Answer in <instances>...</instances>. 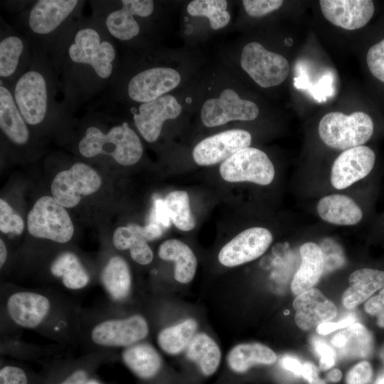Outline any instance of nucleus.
Segmentation results:
<instances>
[{
	"label": "nucleus",
	"mask_w": 384,
	"mask_h": 384,
	"mask_svg": "<svg viewBox=\"0 0 384 384\" xmlns=\"http://www.w3.org/2000/svg\"><path fill=\"white\" fill-rule=\"evenodd\" d=\"M366 61L370 73L384 82V39L369 48Z\"/></svg>",
	"instance_id": "obj_39"
},
{
	"label": "nucleus",
	"mask_w": 384,
	"mask_h": 384,
	"mask_svg": "<svg viewBox=\"0 0 384 384\" xmlns=\"http://www.w3.org/2000/svg\"><path fill=\"white\" fill-rule=\"evenodd\" d=\"M309 384H326L325 381L319 377L309 382Z\"/></svg>",
	"instance_id": "obj_52"
},
{
	"label": "nucleus",
	"mask_w": 384,
	"mask_h": 384,
	"mask_svg": "<svg viewBox=\"0 0 384 384\" xmlns=\"http://www.w3.org/2000/svg\"><path fill=\"white\" fill-rule=\"evenodd\" d=\"M375 161L374 151L366 146L344 150L334 161L331 182L336 189H343L366 177Z\"/></svg>",
	"instance_id": "obj_18"
},
{
	"label": "nucleus",
	"mask_w": 384,
	"mask_h": 384,
	"mask_svg": "<svg viewBox=\"0 0 384 384\" xmlns=\"http://www.w3.org/2000/svg\"><path fill=\"white\" fill-rule=\"evenodd\" d=\"M319 5L329 22L346 30H356L366 26L375 11L370 0H321Z\"/></svg>",
	"instance_id": "obj_19"
},
{
	"label": "nucleus",
	"mask_w": 384,
	"mask_h": 384,
	"mask_svg": "<svg viewBox=\"0 0 384 384\" xmlns=\"http://www.w3.org/2000/svg\"><path fill=\"white\" fill-rule=\"evenodd\" d=\"M223 180L228 182H252L268 185L274 179V167L262 150L247 147L223 161L219 169Z\"/></svg>",
	"instance_id": "obj_11"
},
{
	"label": "nucleus",
	"mask_w": 384,
	"mask_h": 384,
	"mask_svg": "<svg viewBox=\"0 0 384 384\" xmlns=\"http://www.w3.org/2000/svg\"><path fill=\"white\" fill-rule=\"evenodd\" d=\"M364 308L368 314L377 316L378 326L384 328V287L366 302Z\"/></svg>",
	"instance_id": "obj_44"
},
{
	"label": "nucleus",
	"mask_w": 384,
	"mask_h": 384,
	"mask_svg": "<svg viewBox=\"0 0 384 384\" xmlns=\"http://www.w3.org/2000/svg\"><path fill=\"white\" fill-rule=\"evenodd\" d=\"M82 1L78 0L36 1L26 14V26L31 36L53 42L71 25Z\"/></svg>",
	"instance_id": "obj_5"
},
{
	"label": "nucleus",
	"mask_w": 384,
	"mask_h": 384,
	"mask_svg": "<svg viewBox=\"0 0 384 384\" xmlns=\"http://www.w3.org/2000/svg\"><path fill=\"white\" fill-rule=\"evenodd\" d=\"M100 358L91 354L68 365L49 384H87Z\"/></svg>",
	"instance_id": "obj_37"
},
{
	"label": "nucleus",
	"mask_w": 384,
	"mask_h": 384,
	"mask_svg": "<svg viewBox=\"0 0 384 384\" xmlns=\"http://www.w3.org/2000/svg\"><path fill=\"white\" fill-rule=\"evenodd\" d=\"M282 0H243L245 12L252 17H261L279 9L283 4Z\"/></svg>",
	"instance_id": "obj_40"
},
{
	"label": "nucleus",
	"mask_w": 384,
	"mask_h": 384,
	"mask_svg": "<svg viewBox=\"0 0 384 384\" xmlns=\"http://www.w3.org/2000/svg\"><path fill=\"white\" fill-rule=\"evenodd\" d=\"M0 384H29L26 371L15 364H4L0 368Z\"/></svg>",
	"instance_id": "obj_41"
},
{
	"label": "nucleus",
	"mask_w": 384,
	"mask_h": 384,
	"mask_svg": "<svg viewBox=\"0 0 384 384\" xmlns=\"http://www.w3.org/2000/svg\"><path fill=\"white\" fill-rule=\"evenodd\" d=\"M250 132L241 129L226 130L211 135L198 143L192 156L199 166H211L224 161L238 151L249 147Z\"/></svg>",
	"instance_id": "obj_16"
},
{
	"label": "nucleus",
	"mask_w": 384,
	"mask_h": 384,
	"mask_svg": "<svg viewBox=\"0 0 384 384\" xmlns=\"http://www.w3.org/2000/svg\"><path fill=\"white\" fill-rule=\"evenodd\" d=\"M28 233L38 238L65 243L74 234V226L65 208L53 196L39 198L27 216Z\"/></svg>",
	"instance_id": "obj_9"
},
{
	"label": "nucleus",
	"mask_w": 384,
	"mask_h": 384,
	"mask_svg": "<svg viewBox=\"0 0 384 384\" xmlns=\"http://www.w3.org/2000/svg\"><path fill=\"white\" fill-rule=\"evenodd\" d=\"M57 304L53 297L32 290H18L9 294L5 311L16 326L26 329H42L54 320Z\"/></svg>",
	"instance_id": "obj_8"
},
{
	"label": "nucleus",
	"mask_w": 384,
	"mask_h": 384,
	"mask_svg": "<svg viewBox=\"0 0 384 384\" xmlns=\"http://www.w3.org/2000/svg\"><path fill=\"white\" fill-rule=\"evenodd\" d=\"M182 110L181 104L171 95H165L154 100L139 104L133 113L134 124L148 142H156L161 132L164 123L177 118Z\"/></svg>",
	"instance_id": "obj_17"
},
{
	"label": "nucleus",
	"mask_w": 384,
	"mask_h": 384,
	"mask_svg": "<svg viewBox=\"0 0 384 384\" xmlns=\"http://www.w3.org/2000/svg\"><path fill=\"white\" fill-rule=\"evenodd\" d=\"M87 384H100V383L97 380L91 378Z\"/></svg>",
	"instance_id": "obj_55"
},
{
	"label": "nucleus",
	"mask_w": 384,
	"mask_h": 384,
	"mask_svg": "<svg viewBox=\"0 0 384 384\" xmlns=\"http://www.w3.org/2000/svg\"><path fill=\"white\" fill-rule=\"evenodd\" d=\"M101 183V178L94 169L78 162L55 175L50 190L52 196L60 205L70 208L80 203L82 196L95 193Z\"/></svg>",
	"instance_id": "obj_12"
},
{
	"label": "nucleus",
	"mask_w": 384,
	"mask_h": 384,
	"mask_svg": "<svg viewBox=\"0 0 384 384\" xmlns=\"http://www.w3.org/2000/svg\"><path fill=\"white\" fill-rule=\"evenodd\" d=\"M36 53L10 89L28 126L42 124L54 108V82L48 68Z\"/></svg>",
	"instance_id": "obj_2"
},
{
	"label": "nucleus",
	"mask_w": 384,
	"mask_h": 384,
	"mask_svg": "<svg viewBox=\"0 0 384 384\" xmlns=\"http://www.w3.org/2000/svg\"><path fill=\"white\" fill-rule=\"evenodd\" d=\"M7 257H8L7 247L6 246L4 241L1 238L0 239V267L1 268H2V267L4 265L5 262H6Z\"/></svg>",
	"instance_id": "obj_51"
},
{
	"label": "nucleus",
	"mask_w": 384,
	"mask_h": 384,
	"mask_svg": "<svg viewBox=\"0 0 384 384\" xmlns=\"http://www.w3.org/2000/svg\"><path fill=\"white\" fill-rule=\"evenodd\" d=\"M373 122L363 112L349 115L340 112L326 114L319 124V134L329 147L346 150L361 146L370 139L373 132Z\"/></svg>",
	"instance_id": "obj_4"
},
{
	"label": "nucleus",
	"mask_w": 384,
	"mask_h": 384,
	"mask_svg": "<svg viewBox=\"0 0 384 384\" xmlns=\"http://www.w3.org/2000/svg\"><path fill=\"white\" fill-rule=\"evenodd\" d=\"M259 107L253 102L242 99L234 90L226 88L218 97L206 100L200 116L203 125L215 127L231 121H252L259 114Z\"/></svg>",
	"instance_id": "obj_13"
},
{
	"label": "nucleus",
	"mask_w": 384,
	"mask_h": 384,
	"mask_svg": "<svg viewBox=\"0 0 384 384\" xmlns=\"http://www.w3.org/2000/svg\"><path fill=\"white\" fill-rule=\"evenodd\" d=\"M25 224L22 218L14 212L4 199H0V230L5 234L21 235Z\"/></svg>",
	"instance_id": "obj_38"
},
{
	"label": "nucleus",
	"mask_w": 384,
	"mask_h": 384,
	"mask_svg": "<svg viewBox=\"0 0 384 384\" xmlns=\"http://www.w3.org/2000/svg\"><path fill=\"white\" fill-rule=\"evenodd\" d=\"M149 333L147 320L141 314L101 318L89 327L87 337L95 346L123 348L143 341Z\"/></svg>",
	"instance_id": "obj_7"
},
{
	"label": "nucleus",
	"mask_w": 384,
	"mask_h": 384,
	"mask_svg": "<svg viewBox=\"0 0 384 384\" xmlns=\"http://www.w3.org/2000/svg\"><path fill=\"white\" fill-rule=\"evenodd\" d=\"M299 252L301 265L291 283V289L295 295L312 288L319 282L324 269L323 252L318 245L306 242L300 247Z\"/></svg>",
	"instance_id": "obj_24"
},
{
	"label": "nucleus",
	"mask_w": 384,
	"mask_h": 384,
	"mask_svg": "<svg viewBox=\"0 0 384 384\" xmlns=\"http://www.w3.org/2000/svg\"><path fill=\"white\" fill-rule=\"evenodd\" d=\"M152 221L151 223H157L161 227H168L170 224V218L169 217L164 201L157 199L155 201L154 207L152 212Z\"/></svg>",
	"instance_id": "obj_46"
},
{
	"label": "nucleus",
	"mask_w": 384,
	"mask_h": 384,
	"mask_svg": "<svg viewBox=\"0 0 384 384\" xmlns=\"http://www.w3.org/2000/svg\"><path fill=\"white\" fill-rule=\"evenodd\" d=\"M242 68L260 87L282 84L289 73L288 60L282 55L267 50L258 42H250L242 48Z\"/></svg>",
	"instance_id": "obj_10"
},
{
	"label": "nucleus",
	"mask_w": 384,
	"mask_h": 384,
	"mask_svg": "<svg viewBox=\"0 0 384 384\" xmlns=\"http://www.w3.org/2000/svg\"><path fill=\"white\" fill-rule=\"evenodd\" d=\"M198 322L188 318L181 323L161 329L156 337L160 348L169 355H177L185 351L196 334Z\"/></svg>",
	"instance_id": "obj_34"
},
{
	"label": "nucleus",
	"mask_w": 384,
	"mask_h": 384,
	"mask_svg": "<svg viewBox=\"0 0 384 384\" xmlns=\"http://www.w3.org/2000/svg\"><path fill=\"white\" fill-rule=\"evenodd\" d=\"M348 282L349 287L342 296V304L346 309H353L384 287V271L359 269L351 274Z\"/></svg>",
	"instance_id": "obj_26"
},
{
	"label": "nucleus",
	"mask_w": 384,
	"mask_h": 384,
	"mask_svg": "<svg viewBox=\"0 0 384 384\" xmlns=\"http://www.w3.org/2000/svg\"><path fill=\"white\" fill-rule=\"evenodd\" d=\"M141 233L148 241L159 238L163 234L162 227L157 223L150 222L144 226H140Z\"/></svg>",
	"instance_id": "obj_48"
},
{
	"label": "nucleus",
	"mask_w": 384,
	"mask_h": 384,
	"mask_svg": "<svg viewBox=\"0 0 384 384\" xmlns=\"http://www.w3.org/2000/svg\"><path fill=\"white\" fill-rule=\"evenodd\" d=\"M272 240V235L267 228L252 227L246 229L220 249L218 260L228 267L249 262L262 255Z\"/></svg>",
	"instance_id": "obj_15"
},
{
	"label": "nucleus",
	"mask_w": 384,
	"mask_h": 384,
	"mask_svg": "<svg viewBox=\"0 0 384 384\" xmlns=\"http://www.w3.org/2000/svg\"><path fill=\"white\" fill-rule=\"evenodd\" d=\"M281 365L286 370L289 371L297 376L302 377L303 363L297 358L290 355H286L282 358Z\"/></svg>",
	"instance_id": "obj_47"
},
{
	"label": "nucleus",
	"mask_w": 384,
	"mask_h": 384,
	"mask_svg": "<svg viewBox=\"0 0 384 384\" xmlns=\"http://www.w3.org/2000/svg\"><path fill=\"white\" fill-rule=\"evenodd\" d=\"M117 6L113 1L98 3L95 17L102 22L113 39L128 43L141 32V26L137 20V16H151L155 9L151 0H122Z\"/></svg>",
	"instance_id": "obj_6"
},
{
	"label": "nucleus",
	"mask_w": 384,
	"mask_h": 384,
	"mask_svg": "<svg viewBox=\"0 0 384 384\" xmlns=\"http://www.w3.org/2000/svg\"><path fill=\"white\" fill-rule=\"evenodd\" d=\"M302 377L307 380L308 383L318 378V369L316 366L310 361L304 362Z\"/></svg>",
	"instance_id": "obj_49"
},
{
	"label": "nucleus",
	"mask_w": 384,
	"mask_h": 384,
	"mask_svg": "<svg viewBox=\"0 0 384 384\" xmlns=\"http://www.w3.org/2000/svg\"><path fill=\"white\" fill-rule=\"evenodd\" d=\"M225 0H193L187 5V12L192 16H205L213 30L225 27L230 21Z\"/></svg>",
	"instance_id": "obj_36"
},
{
	"label": "nucleus",
	"mask_w": 384,
	"mask_h": 384,
	"mask_svg": "<svg viewBox=\"0 0 384 384\" xmlns=\"http://www.w3.org/2000/svg\"><path fill=\"white\" fill-rule=\"evenodd\" d=\"M29 44L26 38L14 32L1 33L0 78L6 82L14 80L31 61Z\"/></svg>",
	"instance_id": "obj_21"
},
{
	"label": "nucleus",
	"mask_w": 384,
	"mask_h": 384,
	"mask_svg": "<svg viewBox=\"0 0 384 384\" xmlns=\"http://www.w3.org/2000/svg\"><path fill=\"white\" fill-rule=\"evenodd\" d=\"M100 282L112 301H125L130 294L132 284L127 261L118 255L111 257L101 271Z\"/></svg>",
	"instance_id": "obj_27"
},
{
	"label": "nucleus",
	"mask_w": 384,
	"mask_h": 384,
	"mask_svg": "<svg viewBox=\"0 0 384 384\" xmlns=\"http://www.w3.org/2000/svg\"><path fill=\"white\" fill-rule=\"evenodd\" d=\"M276 360L275 353L260 343L238 344L231 348L227 356L230 369L236 373H244L257 365H272Z\"/></svg>",
	"instance_id": "obj_30"
},
{
	"label": "nucleus",
	"mask_w": 384,
	"mask_h": 384,
	"mask_svg": "<svg viewBox=\"0 0 384 384\" xmlns=\"http://www.w3.org/2000/svg\"><path fill=\"white\" fill-rule=\"evenodd\" d=\"M355 317L353 314H349L338 322H324L316 327V331L320 335H326L335 330L346 328L355 323Z\"/></svg>",
	"instance_id": "obj_45"
},
{
	"label": "nucleus",
	"mask_w": 384,
	"mask_h": 384,
	"mask_svg": "<svg viewBox=\"0 0 384 384\" xmlns=\"http://www.w3.org/2000/svg\"><path fill=\"white\" fill-rule=\"evenodd\" d=\"M112 243L117 250H129L132 259L139 265H146L153 260V251L142 235L140 225L118 227L113 233Z\"/></svg>",
	"instance_id": "obj_33"
},
{
	"label": "nucleus",
	"mask_w": 384,
	"mask_h": 384,
	"mask_svg": "<svg viewBox=\"0 0 384 384\" xmlns=\"http://www.w3.org/2000/svg\"><path fill=\"white\" fill-rule=\"evenodd\" d=\"M159 257L175 264L174 278L181 284L191 282L197 268V259L193 250L183 242L177 239H169L159 247Z\"/></svg>",
	"instance_id": "obj_29"
},
{
	"label": "nucleus",
	"mask_w": 384,
	"mask_h": 384,
	"mask_svg": "<svg viewBox=\"0 0 384 384\" xmlns=\"http://www.w3.org/2000/svg\"><path fill=\"white\" fill-rule=\"evenodd\" d=\"M51 274L60 279L63 286L70 290L85 288L90 281V275L78 257L71 252L59 254L50 265Z\"/></svg>",
	"instance_id": "obj_31"
},
{
	"label": "nucleus",
	"mask_w": 384,
	"mask_h": 384,
	"mask_svg": "<svg viewBox=\"0 0 384 384\" xmlns=\"http://www.w3.org/2000/svg\"><path fill=\"white\" fill-rule=\"evenodd\" d=\"M293 307L295 323L304 331L329 321L337 314L335 304L316 288H311L297 295L293 302Z\"/></svg>",
	"instance_id": "obj_20"
},
{
	"label": "nucleus",
	"mask_w": 384,
	"mask_h": 384,
	"mask_svg": "<svg viewBox=\"0 0 384 384\" xmlns=\"http://www.w3.org/2000/svg\"><path fill=\"white\" fill-rule=\"evenodd\" d=\"M0 128L4 134L16 145L23 146L30 139L28 125L14 101L8 84H0Z\"/></svg>",
	"instance_id": "obj_22"
},
{
	"label": "nucleus",
	"mask_w": 384,
	"mask_h": 384,
	"mask_svg": "<svg viewBox=\"0 0 384 384\" xmlns=\"http://www.w3.org/2000/svg\"><path fill=\"white\" fill-rule=\"evenodd\" d=\"M379 357L380 360L384 363V343L381 346L380 351H379Z\"/></svg>",
	"instance_id": "obj_53"
},
{
	"label": "nucleus",
	"mask_w": 384,
	"mask_h": 384,
	"mask_svg": "<svg viewBox=\"0 0 384 384\" xmlns=\"http://www.w3.org/2000/svg\"><path fill=\"white\" fill-rule=\"evenodd\" d=\"M121 358L134 375L144 380L156 377L162 367V359L156 349L144 341L124 348Z\"/></svg>",
	"instance_id": "obj_25"
},
{
	"label": "nucleus",
	"mask_w": 384,
	"mask_h": 384,
	"mask_svg": "<svg viewBox=\"0 0 384 384\" xmlns=\"http://www.w3.org/2000/svg\"><path fill=\"white\" fill-rule=\"evenodd\" d=\"M51 47L55 66L75 96H88L111 84L117 51L114 39L97 18L75 21Z\"/></svg>",
	"instance_id": "obj_1"
},
{
	"label": "nucleus",
	"mask_w": 384,
	"mask_h": 384,
	"mask_svg": "<svg viewBox=\"0 0 384 384\" xmlns=\"http://www.w3.org/2000/svg\"><path fill=\"white\" fill-rule=\"evenodd\" d=\"M373 370L370 363L363 361L355 365L347 373V384H368L373 378Z\"/></svg>",
	"instance_id": "obj_42"
},
{
	"label": "nucleus",
	"mask_w": 384,
	"mask_h": 384,
	"mask_svg": "<svg viewBox=\"0 0 384 384\" xmlns=\"http://www.w3.org/2000/svg\"><path fill=\"white\" fill-rule=\"evenodd\" d=\"M331 343L340 356L348 358H367L374 347L372 334L360 323H353L336 334Z\"/></svg>",
	"instance_id": "obj_23"
},
{
	"label": "nucleus",
	"mask_w": 384,
	"mask_h": 384,
	"mask_svg": "<svg viewBox=\"0 0 384 384\" xmlns=\"http://www.w3.org/2000/svg\"><path fill=\"white\" fill-rule=\"evenodd\" d=\"M375 384H384V374L378 378Z\"/></svg>",
	"instance_id": "obj_54"
},
{
	"label": "nucleus",
	"mask_w": 384,
	"mask_h": 384,
	"mask_svg": "<svg viewBox=\"0 0 384 384\" xmlns=\"http://www.w3.org/2000/svg\"><path fill=\"white\" fill-rule=\"evenodd\" d=\"M164 203L170 220L174 225L183 231H189L196 226V220L191 211L190 200L185 191H174L169 193Z\"/></svg>",
	"instance_id": "obj_35"
},
{
	"label": "nucleus",
	"mask_w": 384,
	"mask_h": 384,
	"mask_svg": "<svg viewBox=\"0 0 384 384\" xmlns=\"http://www.w3.org/2000/svg\"><path fill=\"white\" fill-rule=\"evenodd\" d=\"M316 210L322 220L339 225H355L363 217L357 203L350 197L341 194L323 197L318 202Z\"/></svg>",
	"instance_id": "obj_28"
},
{
	"label": "nucleus",
	"mask_w": 384,
	"mask_h": 384,
	"mask_svg": "<svg viewBox=\"0 0 384 384\" xmlns=\"http://www.w3.org/2000/svg\"><path fill=\"white\" fill-rule=\"evenodd\" d=\"M186 355L205 376L214 374L221 361V351L218 343L203 332L198 333L193 336L186 349Z\"/></svg>",
	"instance_id": "obj_32"
},
{
	"label": "nucleus",
	"mask_w": 384,
	"mask_h": 384,
	"mask_svg": "<svg viewBox=\"0 0 384 384\" xmlns=\"http://www.w3.org/2000/svg\"><path fill=\"white\" fill-rule=\"evenodd\" d=\"M342 378V373L338 368H334L329 371L326 375V378L331 383H337Z\"/></svg>",
	"instance_id": "obj_50"
},
{
	"label": "nucleus",
	"mask_w": 384,
	"mask_h": 384,
	"mask_svg": "<svg viewBox=\"0 0 384 384\" xmlns=\"http://www.w3.org/2000/svg\"><path fill=\"white\" fill-rule=\"evenodd\" d=\"M78 149L84 157L106 155L125 166L137 164L144 152L139 136L126 122L110 127L107 132L95 125L87 127Z\"/></svg>",
	"instance_id": "obj_3"
},
{
	"label": "nucleus",
	"mask_w": 384,
	"mask_h": 384,
	"mask_svg": "<svg viewBox=\"0 0 384 384\" xmlns=\"http://www.w3.org/2000/svg\"><path fill=\"white\" fill-rule=\"evenodd\" d=\"M312 344L319 356V368L325 370L333 367L336 361V351L334 348L319 338H314Z\"/></svg>",
	"instance_id": "obj_43"
},
{
	"label": "nucleus",
	"mask_w": 384,
	"mask_h": 384,
	"mask_svg": "<svg viewBox=\"0 0 384 384\" xmlns=\"http://www.w3.org/2000/svg\"><path fill=\"white\" fill-rule=\"evenodd\" d=\"M181 76L176 69L154 66L132 75L127 82L126 92L133 102L141 104L158 99L175 89Z\"/></svg>",
	"instance_id": "obj_14"
}]
</instances>
